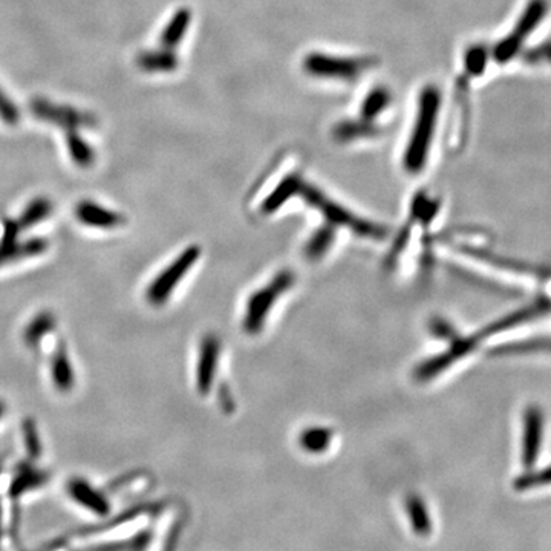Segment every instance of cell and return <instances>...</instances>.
Listing matches in <instances>:
<instances>
[{
	"label": "cell",
	"instance_id": "cell-1",
	"mask_svg": "<svg viewBox=\"0 0 551 551\" xmlns=\"http://www.w3.org/2000/svg\"><path fill=\"white\" fill-rule=\"evenodd\" d=\"M440 106V94L435 88H428L420 100L417 126L413 132L411 145L406 153V168L411 172H418L423 168L428 155V146L430 145L432 132H434L435 120Z\"/></svg>",
	"mask_w": 551,
	"mask_h": 551
},
{
	"label": "cell",
	"instance_id": "cell-2",
	"mask_svg": "<svg viewBox=\"0 0 551 551\" xmlns=\"http://www.w3.org/2000/svg\"><path fill=\"white\" fill-rule=\"evenodd\" d=\"M548 12L547 0H530L529 5L525 6L523 14L519 17L516 27L512 33L501 40L493 51V57L498 63H507L523 50V42L533 33L539 23L544 20Z\"/></svg>",
	"mask_w": 551,
	"mask_h": 551
},
{
	"label": "cell",
	"instance_id": "cell-3",
	"mask_svg": "<svg viewBox=\"0 0 551 551\" xmlns=\"http://www.w3.org/2000/svg\"><path fill=\"white\" fill-rule=\"evenodd\" d=\"M198 257H200L198 247H190L187 250L183 251L158 278H155L151 287L147 288L149 302L153 305H161L168 301L170 293L177 288L179 280L187 274L192 265L198 261Z\"/></svg>",
	"mask_w": 551,
	"mask_h": 551
},
{
	"label": "cell",
	"instance_id": "cell-4",
	"mask_svg": "<svg viewBox=\"0 0 551 551\" xmlns=\"http://www.w3.org/2000/svg\"><path fill=\"white\" fill-rule=\"evenodd\" d=\"M31 112L35 117L45 122H52L57 126H61L67 130H77L78 128H95L97 120L91 114L77 111L69 106H59L54 103L43 100V98H34L31 101Z\"/></svg>",
	"mask_w": 551,
	"mask_h": 551
},
{
	"label": "cell",
	"instance_id": "cell-5",
	"mask_svg": "<svg viewBox=\"0 0 551 551\" xmlns=\"http://www.w3.org/2000/svg\"><path fill=\"white\" fill-rule=\"evenodd\" d=\"M544 437V413L538 406H530L523 413V464L525 468L535 466L539 457Z\"/></svg>",
	"mask_w": 551,
	"mask_h": 551
},
{
	"label": "cell",
	"instance_id": "cell-6",
	"mask_svg": "<svg viewBox=\"0 0 551 551\" xmlns=\"http://www.w3.org/2000/svg\"><path fill=\"white\" fill-rule=\"evenodd\" d=\"M288 284H290V278L282 274L280 278L274 280L273 284L267 287L265 290L259 291L251 299L250 303H248V310H247V316L244 319L245 327L248 331H255L261 327L268 310L278 299L279 293L284 291Z\"/></svg>",
	"mask_w": 551,
	"mask_h": 551
},
{
	"label": "cell",
	"instance_id": "cell-7",
	"mask_svg": "<svg viewBox=\"0 0 551 551\" xmlns=\"http://www.w3.org/2000/svg\"><path fill=\"white\" fill-rule=\"evenodd\" d=\"M365 63L354 60H342L333 57L311 56L306 60V69L316 75L327 77H356Z\"/></svg>",
	"mask_w": 551,
	"mask_h": 551
},
{
	"label": "cell",
	"instance_id": "cell-8",
	"mask_svg": "<svg viewBox=\"0 0 551 551\" xmlns=\"http://www.w3.org/2000/svg\"><path fill=\"white\" fill-rule=\"evenodd\" d=\"M75 216L80 223L95 229H114L122 224V217L118 213L107 210L91 201H83L78 204Z\"/></svg>",
	"mask_w": 551,
	"mask_h": 551
},
{
	"label": "cell",
	"instance_id": "cell-9",
	"mask_svg": "<svg viewBox=\"0 0 551 551\" xmlns=\"http://www.w3.org/2000/svg\"><path fill=\"white\" fill-rule=\"evenodd\" d=\"M217 342L213 337H207L201 348L200 363H198V390L201 394H207L212 386L213 375L216 369Z\"/></svg>",
	"mask_w": 551,
	"mask_h": 551
},
{
	"label": "cell",
	"instance_id": "cell-10",
	"mask_svg": "<svg viewBox=\"0 0 551 551\" xmlns=\"http://www.w3.org/2000/svg\"><path fill=\"white\" fill-rule=\"evenodd\" d=\"M550 306V303L547 301L536 302L533 305L513 312L510 316H507V318L498 320L493 325H490L489 328L485 329L484 335H496V333H501V331H506V329L512 328V327H516V325H521V323L527 322V320L538 318L540 314L548 311Z\"/></svg>",
	"mask_w": 551,
	"mask_h": 551
},
{
	"label": "cell",
	"instance_id": "cell-11",
	"mask_svg": "<svg viewBox=\"0 0 551 551\" xmlns=\"http://www.w3.org/2000/svg\"><path fill=\"white\" fill-rule=\"evenodd\" d=\"M46 248H48V244L43 240H29L23 244H16V242L2 244L0 245V265L37 256V255H42Z\"/></svg>",
	"mask_w": 551,
	"mask_h": 551
},
{
	"label": "cell",
	"instance_id": "cell-12",
	"mask_svg": "<svg viewBox=\"0 0 551 551\" xmlns=\"http://www.w3.org/2000/svg\"><path fill=\"white\" fill-rule=\"evenodd\" d=\"M69 493L74 500H77L83 506L90 507L91 510H94V512L105 513L107 510L105 498L80 479H75L69 484Z\"/></svg>",
	"mask_w": 551,
	"mask_h": 551
},
{
	"label": "cell",
	"instance_id": "cell-13",
	"mask_svg": "<svg viewBox=\"0 0 551 551\" xmlns=\"http://www.w3.org/2000/svg\"><path fill=\"white\" fill-rule=\"evenodd\" d=\"M406 510L413 533L418 536H428L432 531V523L424 502L418 496H413L407 500Z\"/></svg>",
	"mask_w": 551,
	"mask_h": 551
},
{
	"label": "cell",
	"instance_id": "cell-14",
	"mask_svg": "<svg viewBox=\"0 0 551 551\" xmlns=\"http://www.w3.org/2000/svg\"><path fill=\"white\" fill-rule=\"evenodd\" d=\"M178 65L177 57L168 51H155V52H143L138 57V67L149 73H166L173 71Z\"/></svg>",
	"mask_w": 551,
	"mask_h": 551
},
{
	"label": "cell",
	"instance_id": "cell-15",
	"mask_svg": "<svg viewBox=\"0 0 551 551\" xmlns=\"http://www.w3.org/2000/svg\"><path fill=\"white\" fill-rule=\"evenodd\" d=\"M67 151L73 158V161L80 168H90L95 161V153L86 141H84L77 130H67Z\"/></svg>",
	"mask_w": 551,
	"mask_h": 551
},
{
	"label": "cell",
	"instance_id": "cell-16",
	"mask_svg": "<svg viewBox=\"0 0 551 551\" xmlns=\"http://www.w3.org/2000/svg\"><path fill=\"white\" fill-rule=\"evenodd\" d=\"M190 23V12L187 8H183V10H179L175 16H173L172 20L169 22L168 28L164 29V33H162L161 43L164 48H175V46L178 45L181 39H183L184 34L189 28Z\"/></svg>",
	"mask_w": 551,
	"mask_h": 551
},
{
	"label": "cell",
	"instance_id": "cell-17",
	"mask_svg": "<svg viewBox=\"0 0 551 551\" xmlns=\"http://www.w3.org/2000/svg\"><path fill=\"white\" fill-rule=\"evenodd\" d=\"M52 380L57 386V390L67 392L74 386V371L67 352H57L52 360Z\"/></svg>",
	"mask_w": 551,
	"mask_h": 551
},
{
	"label": "cell",
	"instance_id": "cell-18",
	"mask_svg": "<svg viewBox=\"0 0 551 551\" xmlns=\"http://www.w3.org/2000/svg\"><path fill=\"white\" fill-rule=\"evenodd\" d=\"M51 213V202L46 198H37L29 204L25 212L22 213V216L19 219V227L22 229H29L35 224H39L40 221H43Z\"/></svg>",
	"mask_w": 551,
	"mask_h": 551
},
{
	"label": "cell",
	"instance_id": "cell-19",
	"mask_svg": "<svg viewBox=\"0 0 551 551\" xmlns=\"http://www.w3.org/2000/svg\"><path fill=\"white\" fill-rule=\"evenodd\" d=\"M52 328H54V318L48 312H42L27 327L25 333H23V340L27 345H35Z\"/></svg>",
	"mask_w": 551,
	"mask_h": 551
},
{
	"label": "cell",
	"instance_id": "cell-20",
	"mask_svg": "<svg viewBox=\"0 0 551 551\" xmlns=\"http://www.w3.org/2000/svg\"><path fill=\"white\" fill-rule=\"evenodd\" d=\"M551 484V466L538 470V472H530V474L521 475L519 478L515 479L513 487L523 492V490L533 489V487H542V485Z\"/></svg>",
	"mask_w": 551,
	"mask_h": 551
},
{
	"label": "cell",
	"instance_id": "cell-21",
	"mask_svg": "<svg viewBox=\"0 0 551 551\" xmlns=\"http://www.w3.org/2000/svg\"><path fill=\"white\" fill-rule=\"evenodd\" d=\"M487 57H489V52L484 46L478 45L470 48L468 56H466V67H468V73L472 75H479L483 73L485 65H487Z\"/></svg>",
	"mask_w": 551,
	"mask_h": 551
},
{
	"label": "cell",
	"instance_id": "cell-22",
	"mask_svg": "<svg viewBox=\"0 0 551 551\" xmlns=\"http://www.w3.org/2000/svg\"><path fill=\"white\" fill-rule=\"evenodd\" d=\"M523 60L529 65H551V40L525 51Z\"/></svg>",
	"mask_w": 551,
	"mask_h": 551
},
{
	"label": "cell",
	"instance_id": "cell-23",
	"mask_svg": "<svg viewBox=\"0 0 551 551\" xmlns=\"http://www.w3.org/2000/svg\"><path fill=\"white\" fill-rule=\"evenodd\" d=\"M0 118L8 124V126H16L20 120V114L16 105L10 101L2 90H0Z\"/></svg>",
	"mask_w": 551,
	"mask_h": 551
},
{
	"label": "cell",
	"instance_id": "cell-24",
	"mask_svg": "<svg viewBox=\"0 0 551 551\" xmlns=\"http://www.w3.org/2000/svg\"><path fill=\"white\" fill-rule=\"evenodd\" d=\"M302 445H305V449L308 451H323L328 445V434L323 430H312L302 438Z\"/></svg>",
	"mask_w": 551,
	"mask_h": 551
},
{
	"label": "cell",
	"instance_id": "cell-25",
	"mask_svg": "<svg viewBox=\"0 0 551 551\" xmlns=\"http://www.w3.org/2000/svg\"><path fill=\"white\" fill-rule=\"evenodd\" d=\"M23 434H25V440H27V449H28L29 453H31L33 457H35V455H39V437H37V430H35V428H34L33 424H25V428H23Z\"/></svg>",
	"mask_w": 551,
	"mask_h": 551
},
{
	"label": "cell",
	"instance_id": "cell-26",
	"mask_svg": "<svg viewBox=\"0 0 551 551\" xmlns=\"http://www.w3.org/2000/svg\"><path fill=\"white\" fill-rule=\"evenodd\" d=\"M386 95L383 92H377V94H374L369 100L366 101V106H365V114L369 115V117H373L374 114H377V112L383 107L384 103H386Z\"/></svg>",
	"mask_w": 551,
	"mask_h": 551
},
{
	"label": "cell",
	"instance_id": "cell-27",
	"mask_svg": "<svg viewBox=\"0 0 551 551\" xmlns=\"http://www.w3.org/2000/svg\"><path fill=\"white\" fill-rule=\"evenodd\" d=\"M2 413H4V406H2V405H0V415H2Z\"/></svg>",
	"mask_w": 551,
	"mask_h": 551
}]
</instances>
